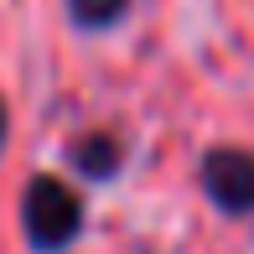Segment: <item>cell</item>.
Returning <instances> with one entry per match:
<instances>
[{"label":"cell","mask_w":254,"mask_h":254,"mask_svg":"<svg viewBox=\"0 0 254 254\" xmlns=\"http://www.w3.org/2000/svg\"><path fill=\"white\" fill-rule=\"evenodd\" d=\"M125 10H130V0H67V16H73V26H83V31L114 26Z\"/></svg>","instance_id":"4"},{"label":"cell","mask_w":254,"mask_h":254,"mask_svg":"<svg viewBox=\"0 0 254 254\" xmlns=\"http://www.w3.org/2000/svg\"><path fill=\"white\" fill-rule=\"evenodd\" d=\"M0 145H5V99H0Z\"/></svg>","instance_id":"5"},{"label":"cell","mask_w":254,"mask_h":254,"mask_svg":"<svg viewBox=\"0 0 254 254\" xmlns=\"http://www.w3.org/2000/svg\"><path fill=\"white\" fill-rule=\"evenodd\" d=\"M21 228L37 254H63L83 234V197L63 177H31L21 192Z\"/></svg>","instance_id":"1"},{"label":"cell","mask_w":254,"mask_h":254,"mask_svg":"<svg viewBox=\"0 0 254 254\" xmlns=\"http://www.w3.org/2000/svg\"><path fill=\"white\" fill-rule=\"evenodd\" d=\"M202 192L213 197V207L244 218L254 213V151L239 145H218L202 156Z\"/></svg>","instance_id":"2"},{"label":"cell","mask_w":254,"mask_h":254,"mask_svg":"<svg viewBox=\"0 0 254 254\" xmlns=\"http://www.w3.org/2000/svg\"><path fill=\"white\" fill-rule=\"evenodd\" d=\"M67 166H73L78 177H88V182H109L114 171L125 166V145L114 140L109 130H88V135H78V140L67 145Z\"/></svg>","instance_id":"3"}]
</instances>
